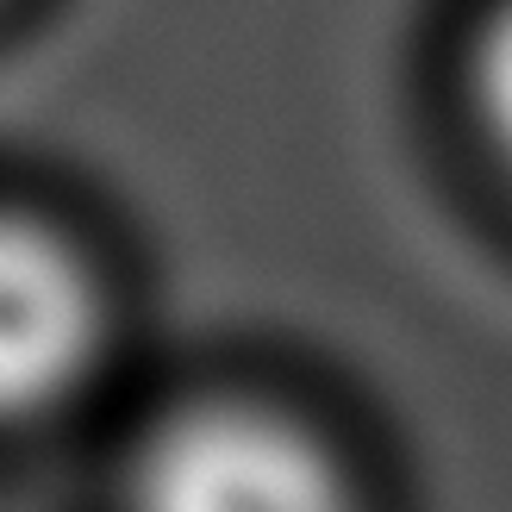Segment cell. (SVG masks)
Wrapping results in <instances>:
<instances>
[{
	"label": "cell",
	"mask_w": 512,
	"mask_h": 512,
	"mask_svg": "<svg viewBox=\"0 0 512 512\" xmlns=\"http://www.w3.org/2000/svg\"><path fill=\"white\" fill-rule=\"evenodd\" d=\"M132 512H356L338 463L256 406H194L144 438Z\"/></svg>",
	"instance_id": "cell-1"
},
{
	"label": "cell",
	"mask_w": 512,
	"mask_h": 512,
	"mask_svg": "<svg viewBox=\"0 0 512 512\" xmlns=\"http://www.w3.org/2000/svg\"><path fill=\"white\" fill-rule=\"evenodd\" d=\"M100 344L94 281L57 232L0 219V419L57 406Z\"/></svg>",
	"instance_id": "cell-2"
},
{
	"label": "cell",
	"mask_w": 512,
	"mask_h": 512,
	"mask_svg": "<svg viewBox=\"0 0 512 512\" xmlns=\"http://www.w3.org/2000/svg\"><path fill=\"white\" fill-rule=\"evenodd\" d=\"M481 107L500 150L512 157V0L500 7V19L488 25V44H481Z\"/></svg>",
	"instance_id": "cell-3"
}]
</instances>
